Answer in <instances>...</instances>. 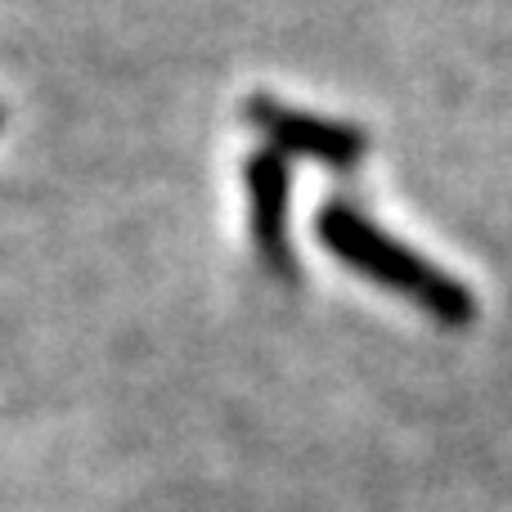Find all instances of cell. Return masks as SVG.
Returning <instances> with one entry per match:
<instances>
[{
	"mask_svg": "<svg viewBox=\"0 0 512 512\" xmlns=\"http://www.w3.org/2000/svg\"><path fill=\"white\" fill-rule=\"evenodd\" d=\"M248 117L256 122V131H265L270 144H279L292 158H310L324 162V167H351L364 153V135L355 126L328 122V117L301 113V108H283L265 95H256L248 104Z\"/></svg>",
	"mask_w": 512,
	"mask_h": 512,
	"instance_id": "cell-2",
	"label": "cell"
},
{
	"mask_svg": "<svg viewBox=\"0 0 512 512\" xmlns=\"http://www.w3.org/2000/svg\"><path fill=\"white\" fill-rule=\"evenodd\" d=\"M315 230H319V243H324L337 261H346L351 270L382 283V288L396 292V297L414 301L436 324H445V328L472 324V315H477L472 292L463 288L454 274H445L441 265H432L427 256L396 243L391 234H382L378 225L364 221L360 212H351V207H342V203H328L324 212L315 216Z\"/></svg>",
	"mask_w": 512,
	"mask_h": 512,
	"instance_id": "cell-1",
	"label": "cell"
},
{
	"mask_svg": "<svg viewBox=\"0 0 512 512\" xmlns=\"http://www.w3.org/2000/svg\"><path fill=\"white\" fill-rule=\"evenodd\" d=\"M248 198H252V234L256 248L274 265H288V167L274 153L248 158Z\"/></svg>",
	"mask_w": 512,
	"mask_h": 512,
	"instance_id": "cell-3",
	"label": "cell"
}]
</instances>
